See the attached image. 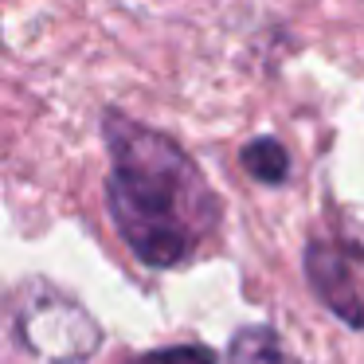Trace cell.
Masks as SVG:
<instances>
[{
    "mask_svg": "<svg viewBox=\"0 0 364 364\" xmlns=\"http://www.w3.org/2000/svg\"><path fill=\"white\" fill-rule=\"evenodd\" d=\"M228 364H301V360L278 341L274 329L255 325V329L235 333V341L228 348Z\"/></svg>",
    "mask_w": 364,
    "mask_h": 364,
    "instance_id": "277c9868",
    "label": "cell"
},
{
    "mask_svg": "<svg viewBox=\"0 0 364 364\" xmlns=\"http://www.w3.org/2000/svg\"><path fill=\"white\" fill-rule=\"evenodd\" d=\"M110 181L106 204L129 251L149 267L184 262L220 223V200L204 184L192 157L165 134L129 118H106Z\"/></svg>",
    "mask_w": 364,
    "mask_h": 364,
    "instance_id": "6da1fadb",
    "label": "cell"
},
{
    "mask_svg": "<svg viewBox=\"0 0 364 364\" xmlns=\"http://www.w3.org/2000/svg\"><path fill=\"white\" fill-rule=\"evenodd\" d=\"M20 337L40 356L71 364V360H82L87 353H95L102 333L75 301L51 294V298L24 301V309H20Z\"/></svg>",
    "mask_w": 364,
    "mask_h": 364,
    "instance_id": "7a4b0ae2",
    "label": "cell"
},
{
    "mask_svg": "<svg viewBox=\"0 0 364 364\" xmlns=\"http://www.w3.org/2000/svg\"><path fill=\"white\" fill-rule=\"evenodd\" d=\"M306 270L314 290L321 294V301L341 317V321L364 325V301H360V286H356L353 270H348V259L329 243H309L306 251Z\"/></svg>",
    "mask_w": 364,
    "mask_h": 364,
    "instance_id": "3957f363",
    "label": "cell"
},
{
    "mask_svg": "<svg viewBox=\"0 0 364 364\" xmlns=\"http://www.w3.org/2000/svg\"><path fill=\"white\" fill-rule=\"evenodd\" d=\"M129 364H215V356H212V348H204V345H173V348L145 353Z\"/></svg>",
    "mask_w": 364,
    "mask_h": 364,
    "instance_id": "8992f818",
    "label": "cell"
},
{
    "mask_svg": "<svg viewBox=\"0 0 364 364\" xmlns=\"http://www.w3.org/2000/svg\"><path fill=\"white\" fill-rule=\"evenodd\" d=\"M243 168L262 184H282L290 176V153L274 141V137H259L243 149Z\"/></svg>",
    "mask_w": 364,
    "mask_h": 364,
    "instance_id": "5b68a950",
    "label": "cell"
}]
</instances>
